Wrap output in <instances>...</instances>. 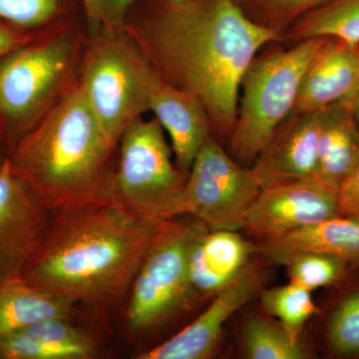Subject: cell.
Masks as SVG:
<instances>
[{"label": "cell", "instance_id": "cell-35", "mask_svg": "<svg viewBox=\"0 0 359 359\" xmlns=\"http://www.w3.org/2000/svg\"><path fill=\"white\" fill-rule=\"evenodd\" d=\"M355 46H356V47H358V50H359V44H358V45H355Z\"/></svg>", "mask_w": 359, "mask_h": 359}, {"label": "cell", "instance_id": "cell-21", "mask_svg": "<svg viewBox=\"0 0 359 359\" xmlns=\"http://www.w3.org/2000/svg\"><path fill=\"white\" fill-rule=\"evenodd\" d=\"M313 37L359 44V0H328L295 21L283 42L292 45Z\"/></svg>", "mask_w": 359, "mask_h": 359}, {"label": "cell", "instance_id": "cell-24", "mask_svg": "<svg viewBox=\"0 0 359 359\" xmlns=\"http://www.w3.org/2000/svg\"><path fill=\"white\" fill-rule=\"evenodd\" d=\"M348 262L323 252H299L283 259L290 282L313 290L337 285L346 275Z\"/></svg>", "mask_w": 359, "mask_h": 359}, {"label": "cell", "instance_id": "cell-8", "mask_svg": "<svg viewBox=\"0 0 359 359\" xmlns=\"http://www.w3.org/2000/svg\"><path fill=\"white\" fill-rule=\"evenodd\" d=\"M252 167L240 164L212 135L198 153L185 186L165 219L191 216L209 230L245 228L248 210L261 191Z\"/></svg>", "mask_w": 359, "mask_h": 359}, {"label": "cell", "instance_id": "cell-9", "mask_svg": "<svg viewBox=\"0 0 359 359\" xmlns=\"http://www.w3.org/2000/svg\"><path fill=\"white\" fill-rule=\"evenodd\" d=\"M68 37L23 45L0 59V138L9 150L41 119L69 69Z\"/></svg>", "mask_w": 359, "mask_h": 359}, {"label": "cell", "instance_id": "cell-11", "mask_svg": "<svg viewBox=\"0 0 359 359\" xmlns=\"http://www.w3.org/2000/svg\"><path fill=\"white\" fill-rule=\"evenodd\" d=\"M53 214L14 171L0 170V278H20Z\"/></svg>", "mask_w": 359, "mask_h": 359}, {"label": "cell", "instance_id": "cell-16", "mask_svg": "<svg viewBox=\"0 0 359 359\" xmlns=\"http://www.w3.org/2000/svg\"><path fill=\"white\" fill-rule=\"evenodd\" d=\"M98 342L72 318L35 323L0 339V359H91Z\"/></svg>", "mask_w": 359, "mask_h": 359}, {"label": "cell", "instance_id": "cell-1", "mask_svg": "<svg viewBox=\"0 0 359 359\" xmlns=\"http://www.w3.org/2000/svg\"><path fill=\"white\" fill-rule=\"evenodd\" d=\"M143 40L163 82L197 97L215 133L229 140L245 69L261 49L283 37L248 20L231 0H168Z\"/></svg>", "mask_w": 359, "mask_h": 359}, {"label": "cell", "instance_id": "cell-13", "mask_svg": "<svg viewBox=\"0 0 359 359\" xmlns=\"http://www.w3.org/2000/svg\"><path fill=\"white\" fill-rule=\"evenodd\" d=\"M323 115L292 112L276 129L252 166L261 188L313 178Z\"/></svg>", "mask_w": 359, "mask_h": 359}, {"label": "cell", "instance_id": "cell-5", "mask_svg": "<svg viewBox=\"0 0 359 359\" xmlns=\"http://www.w3.org/2000/svg\"><path fill=\"white\" fill-rule=\"evenodd\" d=\"M208 231L191 216L161 222L130 287L125 318L132 334L163 327L195 302L189 261L196 243Z\"/></svg>", "mask_w": 359, "mask_h": 359}, {"label": "cell", "instance_id": "cell-23", "mask_svg": "<svg viewBox=\"0 0 359 359\" xmlns=\"http://www.w3.org/2000/svg\"><path fill=\"white\" fill-rule=\"evenodd\" d=\"M262 306L278 320L295 340H301L304 325L318 313L311 290L290 282L262 292Z\"/></svg>", "mask_w": 359, "mask_h": 359}, {"label": "cell", "instance_id": "cell-22", "mask_svg": "<svg viewBox=\"0 0 359 359\" xmlns=\"http://www.w3.org/2000/svg\"><path fill=\"white\" fill-rule=\"evenodd\" d=\"M243 346L250 359H304L308 349L273 318L250 316L243 330Z\"/></svg>", "mask_w": 359, "mask_h": 359}, {"label": "cell", "instance_id": "cell-26", "mask_svg": "<svg viewBox=\"0 0 359 359\" xmlns=\"http://www.w3.org/2000/svg\"><path fill=\"white\" fill-rule=\"evenodd\" d=\"M327 339L335 354H359V290L347 294L337 304L328 320Z\"/></svg>", "mask_w": 359, "mask_h": 359}, {"label": "cell", "instance_id": "cell-7", "mask_svg": "<svg viewBox=\"0 0 359 359\" xmlns=\"http://www.w3.org/2000/svg\"><path fill=\"white\" fill-rule=\"evenodd\" d=\"M157 119L133 120L120 138V159L111 176L110 196L142 218L164 221L188 174L172 161V148Z\"/></svg>", "mask_w": 359, "mask_h": 359}, {"label": "cell", "instance_id": "cell-32", "mask_svg": "<svg viewBox=\"0 0 359 359\" xmlns=\"http://www.w3.org/2000/svg\"><path fill=\"white\" fill-rule=\"evenodd\" d=\"M342 105H346L349 108V110L353 113L354 119H355L356 123H358L359 126V89L358 92L351 99H349L348 102L346 104H342Z\"/></svg>", "mask_w": 359, "mask_h": 359}, {"label": "cell", "instance_id": "cell-2", "mask_svg": "<svg viewBox=\"0 0 359 359\" xmlns=\"http://www.w3.org/2000/svg\"><path fill=\"white\" fill-rule=\"evenodd\" d=\"M161 222L115 202L56 212L21 278L77 306L110 308L129 294Z\"/></svg>", "mask_w": 359, "mask_h": 359}, {"label": "cell", "instance_id": "cell-17", "mask_svg": "<svg viewBox=\"0 0 359 359\" xmlns=\"http://www.w3.org/2000/svg\"><path fill=\"white\" fill-rule=\"evenodd\" d=\"M252 247L238 231L209 230L196 243L189 261L194 299L218 294L248 264Z\"/></svg>", "mask_w": 359, "mask_h": 359}, {"label": "cell", "instance_id": "cell-18", "mask_svg": "<svg viewBox=\"0 0 359 359\" xmlns=\"http://www.w3.org/2000/svg\"><path fill=\"white\" fill-rule=\"evenodd\" d=\"M359 164V126L346 105L323 110L314 181L337 192Z\"/></svg>", "mask_w": 359, "mask_h": 359}, {"label": "cell", "instance_id": "cell-12", "mask_svg": "<svg viewBox=\"0 0 359 359\" xmlns=\"http://www.w3.org/2000/svg\"><path fill=\"white\" fill-rule=\"evenodd\" d=\"M262 276L255 268H245L237 278L215 294L207 309L184 330L136 359H207L218 346L224 323L256 295Z\"/></svg>", "mask_w": 359, "mask_h": 359}, {"label": "cell", "instance_id": "cell-27", "mask_svg": "<svg viewBox=\"0 0 359 359\" xmlns=\"http://www.w3.org/2000/svg\"><path fill=\"white\" fill-rule=\"evenodd\" d=\"M59 0H0V23L16 28L44 25L58 13Z\"/></svg>", "mask_w": 359, "mask_h": 359}, {"label": "cell", "instance_id": "cell-3", "mask_svg": "<svg viewBox=\"0 0 359 359\" xmlns=\"http://www.w3.org/2000/svg\"><path fill=\"white\" fill-rule=\"evenodd\" d=\"M114 148L80 84L14 144L9 160L56 214L112 202L109 159Z\"/></svg>", "mask_w": 359, "mask_h": 359}, {"label": "cell", "instance_id": "cell-25", "mask_svg": "<svg viewBox=\"0 0 359 359\" xmlns=\"http://www.w3.org/2000/svg\"><path fill=\"white\" fill-rule=\"evenodd\" d=\"M255 25L283 37L295 21L328 0H231Z\"/></svg>", "mask_w": 359, "mask_h": 359}, {"label": "cell", "instance_id": "cell-19", "mask_svg": "<svg viewBox=\"0 0 359 359\" xmlns=\"http://www.w3.org/2000/svg\"><path fill=\"white\" fill-rule=\"evenodd\" d=\"M77 304L20 278H0V339L52 318L74 316Z\"/></svg>", "mask_w": 359, "mask_h": 359}, {"label": "cell", "instance_id": "cell-28", "mask_svg": "<svg viewBox=\"0 0 359 359\" xmlns=\"http://www.w3.org/2000/svg\"><path fill=\"white\" fill-rule=\"evenodd\" d=\"M337 201L340 216L359 219V164L340 185Z\"/></svg>", "mask_w": 359, "mask_h": 359}, {"label": "cell", "instance_id": "cell-20", "mask_svg": "<svg viewBox=\"0 0 359 359\" xmlns=\"http://www.w3.org/2000/svg\"><path fill=\"white\" fill-rule=\"evenodd\" d=\"M262 252L280 264L299 252H323L347 262H359V219L337 217L283 237L264 242Z\"/></svg>", "mask_w": 359, "mask_h": 359}, {"label": "cell", "instance_id": "cell-33", "mask_svg": "<svg viewBox=\"0 0 359 359\" xmlns=\"http://www.w3.org/2000/svg\"><path fill=\"white\" fill-rule=\"evenodd\" d=\"M9 156V147L8 145L6 143V141L2 140L0 138V170H1L2 166H4V163L7 160Z\"/></svg>", "mask_w": 359, "mask_h": 359}, {"label": "cell", "instance_id": "cell-30", "mask_svg": "<svg viewBox=\"0 0 359 359\" xmlns=\"http://www.w3.org/2000/svg\"><path fill=\"white\" fill-rule=\"evenodd\" d=\"M133 1L134 0H100L103 20L108 18L114 22H119Z\"/></svg>", "mask_w": 359, "mask_h": 359}, {"label": "cell", "instance_id": "cell-34", "mask_svg": "<svg viewBox=\"0 0 359 359\" xmlns=\"http://www.w3.org/2000/svg\"><path fill=\"white\" fill-rule=\"evenodd\" d=\"M169 1L174 2V4H179V2L185 1V0H169Z\"/></svg>", "mask_w": 359, "mask_h": 359}, {"label": "cell", "instance_id": "cell-6", "mask_svg": "<svg viewBox=\"0 0 359 359\" xmlns=\"http://www.w3.org/2000/svg\"><path fill=\"white\" fill-rule=\"evenodd\" d=\"M163 83L145 51L126 37L110 33L90 49L81 86L108 140L116 147L130 123L150 110Z\"/></svg>", "mask_w": 359, "mask_h": 359}, {"label": "cell", "instance_id": "cell-14", "mask_svg": "<svg viewBox=\"0 0 359 359\" xmlns=\"http://www.w3.org/2000/svg\"><path fill=\"white\" fill-rule=\"evenodd\" d=\"M359 89V50L330 39L302 79L292 112H314L348 102Z\"/></svg>", "mask_w": 359, "mask_h": 359}, {"label": "cell", "instance_id": "cell-4", "mask_svg": "<svg viewBox=\"0 0 359 359\" xmlns=\"http://www.w3.org/2000/svg\"><path fill=\"white\" fill-rule=\"evenodd\" d=\"M330 39L302 40L252 59L241 81L237 123L229 138L231 156L240 164H254L292 114L302 79Z\"/></svg>", "mask_w": 359, "mask_h": 359}, {"label": "cell", "instance_id": "cell-29", "mask_svg": "<svg viewBox=\"0 0 359 359\" xmlns=\"http://www.w3.org/2000/svg\"><path fill=\"white\" fill-rule=\"evenodd\" d=\"M32 37L20 29L0 23V59L32 41Z\"/></svg>", "mask_w": 359, "mask_h": 359}, {"label": "cell", "instance_id": "cell-31", "mask_svg": "<svg viewBox=\"0 0 359 359\" xmlns=\"http://www.w3.org/2000/svg\"><path fill=\"white\" fill-rule=\"evenodd\" d=\"M83 2L90 20L97 23L103 20L100 0H83Z\"/></svg>", "mask_w": 359, "mask_h": 359}, {"label": "cell", "instance_id": "cell-10", "mask_svg": "<svg viewBox=\"0 0 359 359\" xmlns=\"http://www.w3.org/2000/svg\"><path fill=\"white\" fill-rule=\"evenodd\" d=\"M339 216L337 192L304 179L262 188L244 229L266 242Z\"/></svg>", "mask_w": 359, "mask_h": 359}, {"label": "cell", "instance_id": "cell-15", "mask_svg": "<svg viewBox=\"0 0 359 359\" xmlns=\"http://www.w3.org/2000/svg\"><path fill=\"white\" fill-rule=\"evenodd\" d=\"M150 110L169 134L177 169L189 174L201 148L214 132L205 106L192 94L163 83Z\"/></svg>", "mask_w": 359, "mask_h": 359}]
</instances>
